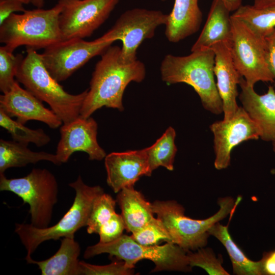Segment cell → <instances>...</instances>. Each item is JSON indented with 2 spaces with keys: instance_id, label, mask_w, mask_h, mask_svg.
<instances>
[{
  "instance_id": "cell-1",
  "label": "cell",
  "mask_w": 275,
  "mask_h": 275,
  "mask_svg": "<svg viewBox=\"0 0 275 275\" xmlns=\"http://www.w3.org/2000/svg\"><path fill=\"white\" fill-rule=\"evenodd\" d=\"M121 47L110 46L95 65L90 89L84 101L80 116L89 118L97 109L105 106L122 111V98L127 85L140 82L146 75L143 63L136 60L128 64L120 60Z\"/></svg>"
},
{
  "instance_id": "cell-2",
  "label": "cell",
  "mask_w": 275,
  "mask_h": 275,
  "mask_svg": "<svg viewBox=\"0 0 275 275\" xmlns=\"http://www.w3.org/2000/svg\"><path fill=\"white\" fill-rule=\"evenodd\" d=\"M215 54L211 48H201L187 56H165L160 70L168 85L185 83L192 87L203 107L210 113H223V104L214 80Z\"/></svg>"
},
{
  "instance_id": "cell-3",
  "label": "cell",
  "mask_w": 275,
  "mask_h": 275,
  "mask_svg": "<svg viewBox=\"0 0 275 275\" xmlns=\"http://www.w3.org/2000/svg\"><path fill=\"white\" fill-rule=\"evenodd\" d=\"M15 78L25 89L47 103L63 124L72 122L80 115L88 90L77 94L66 92L50 75L41 54L36 50L26 48V56L18 68Z\"/></svg>"
},
{
  "instance_id": "cell-4",
  "label": "cell",
  "mask_w": 275,
  "mask_h": 275,
  "mask_svg": "<svg viewBox=\"0 0 275 275\" xmlns=\"http://www.w3.org/2000/svg\"><path fill=\"white\" fill-rule=\"evenodd\" d=\"M241 200L240 197L236 200L230 196L219 198L217 212L203 219L186 216L183 207L174 200H157L152 204L154 213L163 224L172 243L188 252L205 247L210 235L209 229L234 212Z\"/></svg>"
},
{
  "instance_id": "cell-5",
  "label": "cell",
  "mask_w": 275,
  "mask_h": 275,
  "mask_svg": "<svg viewBox=\"0 0 275 275\" xmlns=\"http://www.w3.org/2000/svg\"><path fill=\"white\" fill-rule=\"evenodd\" d=\"M75 191L72 206L55 225L45 228H39L29 224H16L15 232L25 248V259L30 258L42 242L57 240L63 237H73L80 228L87 226L95 200L104 193L99 185L89 186L83 181L80 175L69 184Z\"/></svg>"
},
{
  "instance_id": "cell-6",
  "label": "cell",
  "mask_w": 275,
  "mask_h": 275,
  "mask_svg": "<svg viewBox=\"0 0 275 275\" xmlns=\"http://www.w3.org/2000/svg\"><path fill=\"white\" fill-rule=\"evenodd\" d=\"M58 3L49 9L25 10L11 14L0 25V42L12 51L25 45L35 50L46 48L62 41Z\"/></svg>"
},
{
  "instance_id": "cell-7",
  "label": "cell",
  "mask_w": 275,
  "mask_h": 275,
  "mask_svg": "<svg viewBox=\"0 0 275 275\" xmlns=\"http://www.w3.org/2000/svg\"><path fill=\"white\" fill-rule=\"evenodd\" d=\"M188 251L177 244L168 242L163 245H146L136 242L131 236L122 234L116 240L107 243L98 242L89 246L84 257L89 259L101 254H108L124 261L132 268L140 260L147 259L155 264L152 272L161 271L189 272Z\"/></svg>"
},
{
  "instance_id": "cell-8",
  "label": "cell",
  "mask_w": 275,
  "mask_h": 275,
  "mask_svg": "<svg viewBox=\"0 0 275 275\" xmlns=\"http://www.w3.org/2000/svg\"><path fill=\"white\" fill-rule=\"evenodd\" d=\"M0 190L12 192L29 205L31 224L48 227L58 201V184L54 175L46 169H33L26 176L7 178L0 174Z\"/></svg>"
},
{
  "instance_id": "cell-9",
  "label": "cell",
  "mask_w": 275,
  "mask_h": 275,
  "mask_svg": "<svg viewBox=\"0 0 275 275\" xmlns=\"http://www.w3.org/2000/svg\"><path fill=\"white\" fill-rule=\"evenodd\" d=\"M231 51L239 74L251 86L260 81L274 82L268 62L265 37L255 33L244 22L231 15Z\"/></svg>"
},
{
  "instance_id": "cell-10",
  "label": "cell",
  "mask_w": 275,
  "mask_h": 275,
  "mask_svg": "<svg viewBox=\"0 0 275 275\" xmlns=\"http://www.w3.org/2000/svg\"><path fill=\"white\" fill-rule=\"evenodd\" d=\"M168 14L159 10L134 8L125 11L98 41L121 40L120 60L125 64L137 59V50L146 39L152 38L157 28L165 25Z\"/></svg>"
},
{
  "instance_id": "cell-11",
  "label": "cell",
  "mask_w": 275,
  "mask_h": 275,
  "mask_svg": "<svg viewBox=\"0 0 275 275\" xmlns=\"http://www.w3.org/2000/svg\"><path fill=\"white\" fill-rule=\"evenodd\" d=\"M120 0H59L62 41L90 36L108 18Z\"/></svg>"
},
{
  "instance_id": "cell-12",
  "label": "cell",
  "mask_w": 275,
  "mask_h": 275,
  "mask_svg": "<svg viewBox=\"0 0 275 275\" xmlns=\"http://www.w3.org/2000/svg\"><path fill=\"white\" fill-rule=\"evenodd\" d=\"M114 42L73 38L45 48L41 56L48 71L59 82L66 80L93 57L101 55Z\"/></svg>"
},
{
  "instance_id": "cell-13",
  "label": "cell",
  "mask_w": 275,
  "mask_h": 275,
  "mask_svg": "<svg viewBox=\"0 0 275 275\" xmlns=\"http://www.w3.org/2000/svg\"><path fill=\"white\" fill-rule=\"evenodd\" d=\"M213 135L215 169L227 168L231 163L232 150L241 143L260 138V132L254 122L242 106L228 120L217 121L210 125Z\"/></svg>"
},
{
  "instance_id": "cell-14",
  "label": "cell",
  "mask_w": 275,
  "mask_h": 275,
  "mask_svg": "<svg viewBox=\"0 0 275 275\" xmlns=\"http://www.w3.org/2000/svg\"><path fill=\"white\" fill-rule=\"evenodd\" d=\"M97 129V123L91 117L86 118L79 115L72 122L63 124L56 152L60 161L66 162L78 151L86 153L91 160L104 159L106 154L98 143Z\"/></svg>"
},
{
  "instance_id": "cell-15",
  "label": "cell",
  "mask_w": 275,
  "mask_h": 275,
  "mask_svg": "<svg viewBox=\"0 0 275 275\" xmlns=\"http://www.w3.org/2000/svg\"><path fill=\"white\" fill-rule=\"evenodd\" d=\"M0 109L23 124L35 120L56 129L63 124L52 109L46 108L41 100L22 88L17 80L9 91L0 96Z\"/></svg>"
},
{
  "instance_id": "cell-16",
  "label": "cell",
  "mask_w": 275,
  "mask_h": 275,
  "mask_svg": "<svg viewBox=\"0 0 275 275\" xmlns=\"http://www.w3.org/2000/svg\"><path fill=\"white\" fill-rule=\"evenodd\" d=\"M210 48L215 54L214 73L216 85L223 104L224 120L232 118L239 108L236 98L237 86L242 77L234 64L231 51V41H219Z\"/></svg>"
},
{
  "instance_id": "cell-17",
  "label": "cell",
  "mask_w": 275,
  "mask_h": 275,
  "mask_svg": "<svg viewBox=\"0 0 275 275\" xmlns=\"http://www.w3.org/2000/svg\"><path fill=\"white\" fill-rule=\"evenodd\" d=\"M104 165L107 184L115 193L134 186L142 176H150L152 174L145 148L112 152L104 158Z\"/></svg>"
},
{
  "instance_id": "cell-18",
  "label": "cell",
  "mask_w": 275,
  "mask_h": 275,
  "mask_svg": "<svg viewBox=\"0 0 275 275\" xmlns=\"http://www.w3.org/2000/svg\"><path fill=\"white\" fill-rule=\"evenodd\" d=\"M241 92L239 99L243 108L254 122L260 132V138L266 142L275 139V90L268 87L266 93L258 94L243 77L239 84Z\"/></svg>"
},
{
  "instance_id": "cell-19",
  "label": "cell",
  "mask_w": 275,
  "mask_h": 275,
  "mask_svg": "<svg viewBox=\"0 0 275 275\" xmlns=\"http://www.w3.org/2000/svg\"><path fill=\"white\" fill-rule=\"evenodd\" d=\"M202 16L198 0H175L165 24L167 39L177 43L195 34L200 28Z\"/></svg>"
},
{
  "instance_id": "cell-20",
  "label": "cell",
  "mask_w": 275,
  "mask_h": 275,
  "mask_svg": "<svg viewBox=\"0 0 275 275\" xmlns=\"http://www.w3.org/2000/svg\"><path fill=\"white\" fill-rule=\"evenodd\" d=\"M116 202L121 210L125 230L131 234L138 231L154 217L152 203L134 186L124 187L119 193Z\"/></svg>"
},
{
  "instance_id": "cell-21",
  "label": "cell",
  "mask_w": 275,
  "mask_h": 275,
  "mask_svg": "<svg viewBox=\"0 0 275 275\" xmlns=\"http://www.w3.org/2000/svg\"><path fill=\"white\" fill-rule=\"evenodd\" d=\"M80 253V245L74 238L63 237L60 248L50 258L41 261L32 257L25 260L28 263L37 265L42 275H79Z\"/></svg>"
},
{
  "instance_id": "cell-22",
  "label": "cell",
  "mask_w": 275,
  "mask_h": 275,
  "mask_svg": "<svg viewBox=\"0 0 275 275\" xmlns=\"http://www.w3.org/2000/svg\"><path fill=\"white\" fill-rule=\"evenodd\" d=\"M230 12L224 0H213L206 23L192 46L191 52L201 48H210L213 44L219 41L231 40Z\"/></svg>"
},
{
  "instance_id": "cell-23",
  "label": "cell",
  "mask_w": 275,
  "mask_h": 275,
  "mask_svg": "<svg viewBox=\"0 0 275 275\" xmlns=\"http://www.w3.org/2000/svg\"><path fill=\"white\" fill-rule=\"evenodd\" d=\"M28 146L14 140H0V174H4L9 168L23 167L42 160L48 161L58 166L62 164L56 154L34 152Z\"/></svg>"
},
{
  "instance_id": "cell-24",
  "label": "cell",
  "mask_w": 275,
  "mask_h": 275,
  "mask_svg": "<svg viewBox=\"0 0 275 275\" xmlns=\"http://www.w3.org/2000/svg\"><path fill=\"white\" fill-rule=\"evenodd\" d=\"M231 218L226 226L222 225L219 222L213 225L208 230L209 234L218 239L226 248L232 263L234 274L263 275L260 261L250 259L232 239L228 229Z\"/></svg>"
},
{
  "instance_id": "cell-25",
  "label": "cell",
  "mask_w": 275,
  "mask_h": 275,
  "mask_svg": "<svg viewBox=\"0 0 275 275\" xmlns=\"http://www.w3.org/2000/svg\"><path fill=\"white\" fill-rule=\"evenodd\" d=\"M176 131L169 127L162 136L150 147L145 148L151 171L159 167L169 171L174 169L177 148L175 143Z\"/></svg>"
},
{
  "instance_id": "cell-26",
  "label": "cell",
  "mask_w": 275,
  "mask_h": 275,
  "mask_svg": "<svg viewBox=\"0 0 275 275\" xmlns=\"http://www.w3.org/2000/svg\"><path fill=\"white\" fill-rule=\"evenodd\" d=\"M231 16L265 38L275 29V7L257 8L253 5H241Z\"/></svg>"
},
{
  "instance_id": "cell-27",
  "label": "cell",
  "mask_w": 275,
  "mask_h": 275,
  "mask_svg": "<svg viewBox=\"0 0 275 275\" xmlns=\"http://www.w3.org/2000/svg\"><path fill=\"white\" fill-rule=\"evenodd\" d=\"M0 126L10 134L14 141L26 145L31 143L37 147H42L50 141V136L42 129L29 128L13 120L1 109Z\"/></svg>"
},
{
  "instance_id": "cell-28",
  "label": "cell",
  "mask_w": 275,
  "mask_h": 275,
  "mask_svg": "<svg viewBox=\"0 0 275 275\" xmlns=\"http://www.w3.org/2000/svg\"><path fill=\"white\" fill-rule=\"evenodd\" d=\"M116 203L110 195L104 193L95 200L87 223L88 233L98 234L101 226L116 213Z\"/></svg>"
},
{
  "instance_id": "cell-29",
  "label": "cell",
  "mask_w": 275,
  "mask_h": 275,
  "mask_svg": "<svg viewBox=\"0 0 275 275\" xmlns=\"http://www.w3.org/2000/svg\"><path fill=\"white\" fill-rule=\"evenodd\" d=\"M23 58L20 54H14L6 46H1L0 90L3 93L9 91L16 81L14 77Z\"/></svg>"
},
{
  "instance_id": "cell-30",
  "label": "cell",
  "mask_w": 275,
  "mask_h": 275,
  "mask_svg": "<svg viewBox=\"0 0 275 275\" xmlns=\"http://www.w3.org/2000/svg\"><path fill=\"white\" fill-rule=\"evenodd\" d=\"M195 252L188 251L187 256L189 265L199 267L210 275L230 274L222 266L221 257H216L211 248H201Z\"/></svg>"
},
{
  "instance_id": "cell-31",
  "label": "cell",
  "mask_w": 275,
  "mask_h": 275,
  "mask_svg": "<svg viewBox=\"0 0 275 275\" xmlns=\"http://www.w3.org/2000/svg\"><path fill=\"white\" fill-rule=\"evenodd\" d=\"M130 236L136 242L143 245L157 244L161 240L172 243L171 237L163 224L155 217Z\"/></svg>"
},
{
  "instance_id": "cell-32",
  "label": "cell",
  "mask_w": 275,
  "mask_h": 275,
  "mask_svg": "<svg viewBox=\"0 0 275 275\" xmlns=\"http://www.w3.org/2000/svg\"><path fill=\"white\" fill-rule=\"evenodd\" d=\"M80 274L84 275H130L134 268L128 266L121 260L107 265H93L80 261Z\"/></svg>"
},
{
  "instance_id": "cell-33",
  "label": "cell",
  "mask_w": 275,
  "mask_h": 275,
  "mask_svg": "<svg viewBox=\"0 0 275 275\" xmlns=\"http://www.w3.org/2000/svg\"><path fill=\"white\" fill-rule=\"evenodd\" d=\"M124 229L125 223L122 215L116 212L100 228L99 242L107 243L116 240L123 234Z\"/></svg>"
},
{
  "instance_id": "cell-34",
  "label": "cell",
  "mask_w": 275,
  "mask_h": 275,
  "mask_svg": "<svg viewBox=\"0 0 275 275\" xmlns=\"http://www.w3.org/2000/svg\"><path fill=\"white\" fill-rule=\"evenodd\" d=\"M23 5L18 0H0V25L11 14L25 11Z\"/></svg>"
},
{
  "instance_id": "cell-35",
  "label": "cell",
  "mask_w": 275,
  "mask_h": 275,
  "mask_svg": "<svg viewBox=\"0 0 275 275\" xmlns=\"http://www.w3.org/2000/svg\"><path fill=\"white\" fill-rule=\"evenodd\" d=\"M259 261L263 275H275V250L264 252Z\"/></svg>"
},
{
  "instance_id": "cell-36",
  "label": "cell",
  "mask_w": 275,
  "mask_h": 275,
  "mask_svg": "<svg viewBox=\"0 0 275 275\" xmlns=\"http://www.w3.org/2000/svg\"><path fill=\"white\" fill-rule=\"evenodd\" d=\"M268 48V62L270 70L274 77L275 87V29L266 38Z\"/></svg>"
},
{
  "instance_id": "cell-37",
  "label": "cell",
  "mask_w": 275,
  "mask_h": 275,
  "mask_svg": "<svg viewBox=\"0 0 275 275\" xmlns=\"http://www.w3.org/2000/svg\"><path fill=\"white\" fill-rule=\"evenodd\" d=\"M224 1L230 12L235 11L242 5L241 0H224Z\"/></svg>"
},
{
  "instance_id": "cell-38",
  "label": "cell",
  "mask_w": 275,
  "mask_h": 275,
  "mask_svg": "<svg viewBox=\"0 0 275 275\" xmlns=\"http://www.w3.org/2000/svg\"><path fill=\"white\" fill-rule=\"evenodd\" d=\"M253 6L257 8L275 7V0H254Z\"/></svg>"
},
{
  "instance_id": "cell-39",
  "label": "cell",
  "mask_w": 275,
  "mask_h": 275,
  "mask_svg": "<svg viewBox=\"0 0 275 275\" xmlns=\"http://www.w3.org/2000/svg\"><path fill=\"white\" fill-rule=\"evenodd\" d=\"M45 0H32L31 3L37 8H41L44 6Z\"/></svg>"
},
{
  "instance_id": "cell-40",
  "label": "cell",
  "mask_w": 275,
  "mask_h": 275,
  "mask_svg": "<svg viewBox=\"0 0 275 275\" xmlns=\"http://www.w3.org/2000/svg\"><path fill=\"white\" fill-rule=\"evenodd\" d=\"M22 2L23 4H28L30 3H31L32 0H18Z\"/></svg>"
},
{
  "instance_id": "cell-41",
  "label": "cell",
  "mask_w": 275,
  "mask_h": 275,
  "mask_svg": "<svg viewBox=\"0 0 275 275\" xmlns=\"http://www.w3.org/2000/svg\"><path fill=\"white\" fill-rule=\"evenodd\" d=\"M272 149L274 152L275 153V139H274L273 141H272Z\"/></svg>"
},
{
  "instance_id": "cell-42",
  "label": "cell",
  "mask_w": 275,
  "mask_h": 275,
  "mask_svg": "<svg viewBox=\"0 0 275 275\" xmlns=\"http://www.w3.org/2000/svg\"><path fill=\"white\" fill-rule=\"evenodd\" d=\"M161 1H162V2H164V1H165L166 0H161Z\"/></svg>"
}]
</instances>
